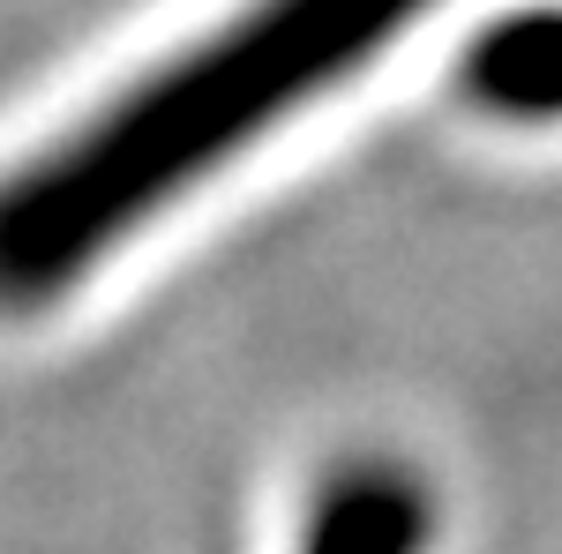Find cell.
Segmentation results:
<instances>
[{
    "instance_id": "obj_1",
    "label": "cell",
    "mask_w": 562,
    "mask_h": 554,
    "mask_svg": "<svg viewBox=\"0 0 562 554\" xmlns=\"http://www.w3.org/2000/svg\"><path fill=\"white\" fill-rule=\"evenodd\" d=\"M435 0H240L0 172V315H38L166 211L360 83Z\"/></svg>"
},
{
    "instance_id": "obj_2",
    "label": "cell",
    "mask_w": 562,
    "mask_h": 554,
    "mask_svg": "<svg viewBox=\"0 0 562 554\" xmlns=\"http://www.w3.org/2000/svg\"><path fill=\"white\" fill-rule=\"evenodd\" d=\"M473 90L503 121H562V15L503 23L473 53Z\"/></svg>"
}]
</instances>
